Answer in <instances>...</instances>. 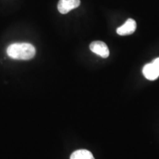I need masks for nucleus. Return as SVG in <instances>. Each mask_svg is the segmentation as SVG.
Returning a JSON list of instances; mask_svg holds the SVG:
<instances>
[{
  "instance_id": "obj_1",
  "label": "nucleus",
  "mask_w": 159,
  "mask_h": 159,
  "mask_svg": "<svg viewBox=\"0 0 159 159\" xmlns=\"http://www.w3.org/2000/svg\"><path fill=\"white\" fill-rule=\"evenodd\" d=\"M34 46L29 43H15L7 47V53L10 57L16 60H30L35 55Z\"/></svg>"
},
{
  "instance_id": "obj_2",
  "label": "nucleus",
  "mask_w": 159,
  "mask_h": 159,
  "mask_svg": "<svg viewBox=\"0 0 159 159\" xmlns=\"http://www.w3.org/2000/svg\"><path fill=\"white\" fill-rule=\"evenodd\" d=\"M143 75L149 80H155L159 77V57H157L152 63H148L142 70Z\"/></svg>"
},
{
  "instance_id": "obj_3",
  "label": "nucleus",
  "mask_w": 159,
  "mask_h": 159,
  "mask_svg": "<svg viewBox=\"0 0 159 159\" xmlns=\"http://www.w3.org/2000/svg\"><path fill=\"white\" fill-rule=\"evenodd\" d=\"M89 47H90L91 52H93L99 56L103 57V58H107L109 56V54H110L108 46L102 41H93Z\"/></svg>"
},
{
  "instance_id": "obj_4",
  "label": "nucleus",
  "mask_w": 159,
  "mask_h": 159,
  "mask_svg": "<svg viewBox=\"0 0 159 159\" xmlns=\"http://www.w3.org/2000/svg\"><path fill=\"white\" fill-rule=\"evenodd\" d=\"M80 5V0H60L57 4V9L62 14H66L71 10L78 7Z\"/></svg>"
},
{
  "instance_id": "obj_5",
  "label": "nucleus",
  "mask_w": 159,
  "mask_h": 159,
  "mask_svg": "<svg viewBox=\"0 0 159 159\" xmlns=\"http://www.w3.org/2000/svg\"><path fill=\"white\" fill-rule=\"evenodd\" d=\"M136 22L133 19H129L125 21L124 25L117 28L116 33L119 35H131L136 31Z\"/></svg>"
},
{
  "instance_id": "obj_6",
  "label": "nucleus",
  "mask_w": 159,
  "mask_h": 159,
  "mask_svg": "<svg viewBox=\"0 0 159 159\" xmlns=\"http://www.w3.org/2000/svg\"><path fill=\"white\" fill-rule=\"evenodd\" d=\"M70 159H95L93 154L87 150H78L71 155Z\"/></svg>"
}]
</instances>
